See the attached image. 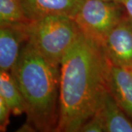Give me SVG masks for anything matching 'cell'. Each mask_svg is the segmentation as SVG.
I'll return each instance as SVG.
<instances>
[{
    "label": "cell",
    "instance_id": "obj_8",
    "mask_svg": "<svg viewBox=\"0 0 132 132\" xmlns=\"http://www.w3.org/2000/svg\"><path fill=\"white\" fill-rule=\"evenodd\" d=\"M109 93L132 120V68L111 64Z\"/></svg>",
    "mask_w": 132,
    "mask_h": 132
},
{
    "label": "cell",
    "instance_id": "obj_3",
    "mask_svg": "<svg viewBox=\"0 0 132 132\" xmlns=\"http://www.w3.org/2000/svg\"><path fill=\"white\" fill-rule=\"evenodd\" d=\"M25 32L27 43L57 68L81 34L73 19L62 15H49L28 21Z\"/></svg>",
    "mask_w": 132,
    "mask_h": 132
},
{
    "label": "cell",
    "instance_id": "obj_2",
    "mask_svg": "<svg viewBox=\"0 0 132 132\" xmlns=\"http://www.w3.org/2000/svg\"><path fill=\"white\" fill-rule=\"evenodd\" d=\"M10 72L24 98L27 121L38 131H56L60 68L51 65L26 43Z\"/></svg>",
    "mask_w": 132,
    "mask_h": 132
},
{
    "label": "cell",
    "instance_id": "obj_12",
    "mask_svg": "<svg viewBox=\"0 0 132 132\" xmlns=\"http://www.w3.org/2000/svg\"><path fill=\"white\" fill-rule=\"evenodd\" d=\"M80 132H105V125L101 109L81 126Z\"/></svg>",
    "mask_w": 132,
    "mask_h": 132
},
{
    "label": "cell",
    "instance_id": "obj_6",
    "mask_svg": "<svg viewBox=\"0 0 132 132\" xmlns=\"http://www.w3.org/2000/svg\"><path fill=\"white\" fill-rule=\"evenodd\" d=\"M26 23L0 24V71H11L15 65L21 44L27 43Z\"/></svg>",
    "mask_w": 132,
    "mask_h": 132
},
{
    "label": "cell",
    "instance_id": "obj_15",
    "mask_svg": "<svg viewBox=\"0 0 132 132\" xmlns=\"http://www.w3.org/2000/svg\"><path fill=\"white\" fill-rule=\"evenodd\" d=\"M17 131L21 132H32V131H37L36 129L33 127L32 125H31L30 123H28L27 121L24 123V125L21 127L19 128V130H18Z\"/></svg>",
    "mask_w": 132,
    "mask_h": 132
},
{
    "label": "cell",
    "instance_id": "obj_10",
    "mask_svg": "<svg viewBox=\"0 0 132 132\" xmlns=\"http://www.w3.org/2000/svg\"><path fill=\"white\" fill-rule=\"evenodd\" d=\"M0 97L13 115L25 113L24 98L10 71H0Z\"/></svg>",
    "mask_w": 132,
    "mask_h": 132
},
{
    "label": "cell",
    "instance_id": "obj_4",
    "mask_svg": "<svg viewBox=\"0 0 132 132\" xmlns=\"http://www.w3.org/2000/svg\"><path fill=\"white\" fill-rule=\"evenodd\" d=\"M126 14L120 2L85 0L73 19L81 32L102 45Z\"/></svg>",
    "mask_w": 132,
    "mask_h": 132
},
{
    "label": "cell",
    "instance_id": "obj_16",
    "mask_svg": "<svg viewBox=\"0 0 132 132\" xmlns=\"http://www.w3.org/2000/svg\"><path fill=\"white\" fill-rule=\"evenodd\" d=\"M103 1H111V2H120L121 3L122 0H103Z\"/></svg>",
    "mask_w": 132,
    "mask_h": 132
},
{
    "label": "cell",
    "instance_id": "obj_7",
    "mask_svg": "<svg viewBox=\"0 0 132 132\" xmlns=\"http://www.w3.org/2000/svg\"><path fill=\"white\" fill-rule=\"evenodd\" d=\"M85 0H21L24 14L29 21L49 15L73 19Z\"/></svg>",
    "mask_w": 132,
    "mask_h": 132
},
{
    "label": "cell",
    "instance_id": "obj_14",
    "mask_svg": "<svg viewBox=\"0 0 132 132\" xmlns=\"http://www.w3.org/2000/svg\"><path fill=\"white\" fill-rule=\"evenodd\" d=\"M121 4L125 9L126 15L132 22V0H122Z\"/></svg>",
    "mask_w": 132,
    "mask_h": 132
},
{
    "label": "cell",
    "instance_id": "obj_1",
    "mask_svg": "<svg viewBox=\"0 0 132 132\" xmlns=\"http://www.w3.org/2000/svg\"><path fill=\"white\" fill-rule=\"evenodd\" d=\"M110 65L103 46L81 32L60 65L56 132H79L101 109L109 93Z\"/></svg>",
    "mask_w": 132,
    "mask_h": 132
},
{
    "label": "cell",
    "instance_id": "obj_13",
    "mask_svg": "<svg viewBox=\"0 0 132 132\" xmlns=\"http://www.w3.org/2000/svg\"><path fill=\"white\" fill-rule=\"evenodd\" d=\"M12 113L9 106L0 97V131L5 132L10 124V115Z\"/></svg>",
    "mask_w": 132,
    "mask_h": 132
},
{
    "label": "cell",
    "instance_id": "obj_9",
    "mask_svg": "<svg viewBox=\"0 0 132 132\" xmlns=\"http://www.w3.org/2000/svg\"><path fill=\"white\" fill-rule=\"evenodd\" d=\"M105 132H132V120L109 93L101 109Z\"/></svg>",
    "mask_w": 132,
    "mask_h": 132
},
{
    "label": "cell",
    "instance_id": "obj_5",
    "mask_svg": "<svg viewBox=\"0 0 132 132\" xmlns=\"http://www.w3.org/2000/svg\"><path fill=\"white\" fill-rule=\"evenodd\" d=\"M102 46L111 64L132 68V22L126 14Z\"/></svg>",
    "mask_w": 132,
    "mask_h": 132
},
{
    "label": "cell",
    "instance_id": "obj_11",
    "mask_svg": "<svg viewBox=\"0 0 132 132\" xmlns=\"http://www.w3.org/2000/svg\"><path fill=\"white\" fill-rule=\"evenodd\" d=\"M27 21L21 0H0V24Z\"/></svg>",
    "mask_w": 132,
    "mask_h": 132
}]
</instances>
